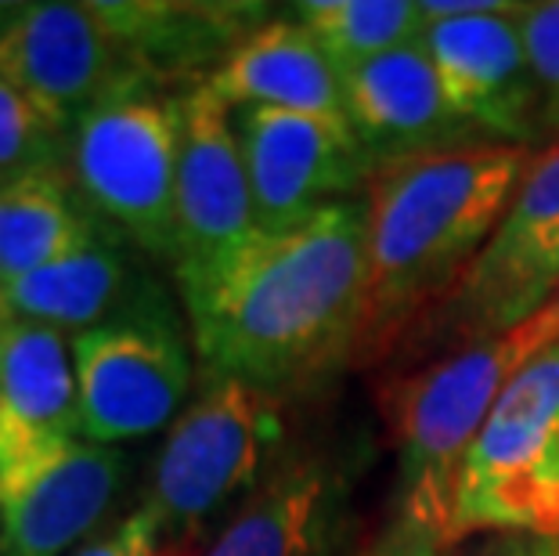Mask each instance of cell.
Returning a JSON list of instances; mask_svg holds the SVG:
<instances>
[{
  "label": "cell",
  "mask_w": 559,
  "mask_h": 556,
  "mask_svg": "<svg viewBox=\"0 0 559 556\" xmlns=\"http://www.w3.org/2000/svg\"><path fill=\"white\" fill-rule=\"evenodd\" d=\"M368 203L347 199L282 235L177 271L202 376L289 394L354 358L365 311Z\"/></svg>",
  "instance_id": "cell-1"
},
{
  "label": "cell",
  "mask_w": 559,
  "mask_h": 556,
  "mask_svg": "<svg viewBox=\"0 0 559 556\" xmlns=\"http://www.w3.org/2000/svg\"><path fill=\"white\" fill-rule=\"evenodd\" d=\"M534 159L523 145H469L386 163L368 185L358 354L386 351L437 311L502 224Z\"/></svg>",
  "instance_id": "cell-2"
},
{
  "label": "cell",
  "mask_w": 559,
  "mask_h": 556,
  "mask_svg": "<svg viewBox=\"0 0 559 556\" xmlns=\"http://www.w3.org/2000/svg\"><path fill=\"white\" fill-rule=\"evenodd\" d=\"M556 340L559 304H549L513 333L455 347L401 387L394 517L448 546L451 495L473 437L509 380Z\"/></svg>",
  "instance_id": "cell-3"
},
{
  "label": "cell",
  "mask_w": 559,
  "mask_h": 556,
  "mask_svg": "<svg viewBox=\"0 0 559 556\" xmlns=\"http://www.w3.org/2000/svg\"><path fill=\"white\" fill-rule=\"evenodd\" d=\"M282 398L231 376H202L199 394L166 430L141 513L159 553L192 556L213 520L239 513L278 459Z\"/></svg>",
  "instance_id": "cell-4"
},
{
  "label": "cell",
  "mask_w": 559,
  "mask_h": 556,
  "mask_svg": "<svg viewBox=\"0 0 559 556\" xmlns=\"http://www.w3.org/2000/svg\"><path fill=\"white\" fill-rule=\"evenodd\" d=\"M480 535L559 539V340L509 380L459 466L448 546Z\"/></svg>",
  "instance_id": "cell-5"
},
{
  "label": "cell",
  "mask_w": 559,
  "mask_h": 556,
  "mask_svg": "<svg viewBox=\"0 0 559 556\" xmlns=\"http://www.w3.org/2000/svg\"><path fill=\"white\" fill-rule=\"evenodd\" d=\"M73 174L105 221L177 264V98L145 76L105 94L73 127Z\"/></svg>",
  "instance_id": "cell-6"
},
{
  "label": "cell",
  "mask_w": 559,
  "mask_h": 556,
  "mask_svg": "<svg viewBox=\"0 0 559 556\" xmlns=\"http://www.w3.org/2000/svg\"><path fill=\"white\" fill-rule=\"evenodd\" d=\"M559 293V141L534 152L502 224L451 297L430 311L426 343H466L513 333Z\"/></svg>",
  "instance_id": "cell-7"
},
{
  "label": "cell",
  "mask_w": 559,
  "mask_h": 556,
  "mask_svg": "<svg viewBox=\"0 0 559 556\" xmlns=\"http://www.w3.org/2000/svg\"><path fill=\"white\" fill-rule=\"evenodd\" d=\"M80 437L123 445L170 430L192 394V351L174 315L156 304L120 322L73 336Z\"/></svg>",
  "instance_id": "cell-8"
},
{
  "label": "cell",
  "mask_w": 559,
  "mask_h": 556,
  "mask_svg": "<svg viewBox=\"0 0 559 556\" xmlns=\"http://www.w3.org/2000/svg\"><path fill=\"white\" fill-rule=\"evenodd\" d=\"M235 127L253 192L257 232H293L321 210L368 196L376 167L347 120L239 109Z\"/></svg>",
  "instance_id": "cell-9"
},
{
  "label": "cell",
  "mask_w": 559,
  "mask_h": 556,
  "mask_svg": "<svg viewBox=\"0 0 559 556\" xmlns=\"http://www.w3.org/2000/svg\"><path fill=\"white\" fill-rule=\"evenodd\" d=\"M127 456L83 437L0 452V546L4 556H66L112 510Z\"/></svg>",
  "instance_id": "cell-10"
},
{
  "label": "cell",
  "mask_w": 559,
  "mask_h": 556,
  "mask_svg": "<svg viewBox=\"0 0 559 556\" xmlns=\"http://www.w3.org/2000/svg\"><path fill=\"white\" fill-rule=\"evenodd\" d=\"M134 76L94 4H26L0 26V80L62 134Z\"/></svg>",
  "instance_id": "cell-11"
},
{
  "label": "cell",
  "mask_w": 559,
  "mask_h": 556,
  "mask_svg": "<svg viewBox=\"0 0 559 556\" xmlns=\"http://www.w3.org/2000/svg\"><path fill=\"white\" fill-rule=\"evenodd\" d=\"M361 463L354 448L282 456L199 556H343Z\"/></svg>",
  "instance_id": "cell-12"
},
{
  "label": "cell",
  "mask_w": 559,
  "mask_h": 556,
  "mask_svg": "<svg viewBox=\"0 0 559 556\" xmlns=\"http://www.w3.org/2000/svg\"><path fill=\"white\" fill-rule=\"evenodd\" d=\"M520 15L523 11L426 19L423 47L459 120L495 145L534 149V141H542V98Z\"/></svg>",
  "instance_id": "cell-13"
},
{
  "label": "cell",
  "mask_w": 559,
  "mask_h": 556,
  "mask_svg": "<svg viewBox=\"0 0 559 556\" xmlns=\"http://www.w3.org/2000/svg\"><path fill=\"white\" fill-rule=\"evenodd\" d=\"M257 232L235 109L206 84L177 98V264H206Z\"/></svg>",
  "instance_id": "cell-14"
},
{
  "label": "cell",
  "mask_w": 559,
  "mask_h": 556,
  "mask_svg": "<svg viewBox=\"0 0 559 556\" xmlns=\"http://www.w3.org/2000/svg\"><path fill=\"white\" fill-rule=\"evenodd\" d=\"M343 113L372 167L433 156V152L495 145L459 120L437 84L423 40L340 69Z\"/></svg>",
  "instance_id": "cell-15"
},
{
  "label": "cell",
  "mask_w": 559,
  "mask_h": 556,
  "mask_svg": "<svg viewBox=\"0 0 559 556\" xmlns=\"http://www.w3.org/2000/svg\"><path fill=\"white\" fill-rule=\"evenodd\" d=\"M202 84L235 113L278 109L347 120L336 62L296 19H267Z\"/></svg>",
  "instance_id": "cell-16"
},
{
  "label": "cell",
  "mask_w": 559,
  "mask_h": 556,
  "mask_svg": "<svg viewBox=\"0 0 559 556\" xmlns=\"http://www.w3.org/2000/svg\"><path fill=\"white\" fill-rule=\"evenodd\" d=\"M51 437H80L73 336L11 318L0 326V452Z\"/></svg>",
  "instance_id": "cell-17"
},
{
  "label": "cell",
  "mask_w": 559,
  "mask_h": 556,
  "mask_svg": "<svg viewBox=\"0 0 559 556\" xmlns=\"http://www.w3.org/2000/svg\"><path fill=\"white\" fill-rule=\"evenodd\" d=\"M109 26L127 62L141 76L159 73H192L210 69V76L224 66L235 47L249 33L264 26L260 4H94Z\"/></svg>",
  "instance_id": "cell-18"
},
{
  "label": "cell",
  "mask_w": 559,
  "mask_h": 556,
  "mask_svg": "<svg viewBox=\"0 0 559 556\" xmlns=\"http://www.w3.org/2000/svg\"><path fill=\"white\" fill-rule=\"evenodd\" d=\"M8 304L15 318L55 326L73 336L156 307L145 304L134 264L109 242H94L8 282Z\"/></svg>",
  "instance_id": "cell-19"
},
{
  "label": "cell",
  "mask_w": 559,
  "mask_h": 556,
  "mask_svg": "<svg viewBox=\"0 0 559 556\" xmlns=\"http://www.w3.org/2000/svg\"><path fill=\"white\" fill-rule=\"evenodd\" d=\"M94 242H102L98 228L73 203L58 167L0 185V279L4 282L73 257Z\"/></svg>",
  "instance_id": "cell-20"
},
{
  "label": "cell",
  "mask_w": 559,
  "mask_h": 556,
  "mask_svg": "<svg viewBox=\"0 0 559 556\" xmlns=\"http://www.w3.org/2000/svg\"><path fill=\"white\" fill-rule=\"evenodd\" d=\"M293 19L325 47L336 69L419 44L426 33L423 4L415 0H304Z\"/></svg>",
  "instance_id": "cell-21"
},
{
  "label": "cell",
  "mask_w": 559,
  "mask_h": 556,
  "mask_svg": "<svg viewBox=\"0 0 559 556\" xmlns=\"http://www.w3.org/2000/svg\"><path fill=\"white\" fill-rule=\"evenodd\" d=\"M58 149H62V130L0 80V185L37 170H55Z\"/></svg>",
  "instance_id": "cell-22"
},
{
  "label": "cell",
  "mask_w": 559,
  "mask_h": 556,
  "mask_svg": "<svg viewBox=\"0 0 559 556\" xmlns=\"http://www.w3.org/2000/svg\"><path fill=\"white\" fill-rule=\"evenodd\" d=\"M520 33L542 98V138L552 145L559 141V0L523 8Z\"/></svg>",
  "instance_id": "cell-23"
},
{
  "label": "cell",
  "mask_w": 559,
  "mask_h": 556,
  "mask_svg": "<svg viewBox=\"0 0 559 556\" xmlns=\"http://www.w3.org/2000/svg\"><path fill=\"white\" fill-rule=\"evenodd\" d=\"M69 556H166L159 553L156 531H152L145 513H130L123 524H116L109 535L91 539L87 546H80L76 553Z\"/></svg>",
  "instance_id": "cell-24"
},
{
  "label": "cell",
  "mask_w": 559,
  "mask_h": 556,
  "mask_svg": "<svg viewBox=\"0 0 559 556\" xmlns=\"http://www.w3.org/2000/svg\"><path fill=\"white\" fill-rule=\"evenodd\" d=\"M358 556H444V542L433 539L430 531L408 524V520L390 517V524Z\"/></svg>",
  "instance_id": "cell-25"
},
{
  "label": "cell",
  "mask_w": 559,
  "mask_h": 556,
  "mask_svg": "<svg viewBox=\"0 0 559 556\" xmlns=\"http://www.w3.org/2000/svg\"><path fill=\"white\" fill-rule=\"evenodd\" d=\"M549 539L531 535H480L466 542L455 556H545Z\"/></svg>",
  "instance_id": "cell-26"
},
{
  "label": "cell",
  "mask_w": 559,
  "mask_h": 556,
  "mask_svg": "<svg viewBox=\"0 0 559 556\" xmlns=\"http://www.w3.org/2000/svg\"><path fill=\"white\" fill-rule=\"evenodd\" d=\"M11 318H15V315H11V304H8V282L0 279V326H8Z\"/></svg>",
  "instance_id": "cell-27"
},
{
  "label": "cell",
  "mask_w": 559,
  "mask_h": 556,
  "mask_svg": "<svg viewBox=\"0 0 559 556\" xmlns=\"http://www.w3.org/2000/svg\"><path fill=\"white\" fill-rule=\"evenodd\" d=\"M545 556H559V539H549V546H545Z\"/></svg>",
  "instance_id": "cell-28"
},
{
  "label": "cell",
  "mask_w": 559,
  "mask_h": 556,
  "mask_svg": "<svg viewBox=\"0 0 559 556\" xmlns=\"http://www.w3.org/2000/svg\"><path fill=\"white\" fill-rule=\"evenodd\" d=\"M552 304H559V293H556V300H552Z\"/></svg>",
  "instance_id": "cell-29"
}]
</instances>
